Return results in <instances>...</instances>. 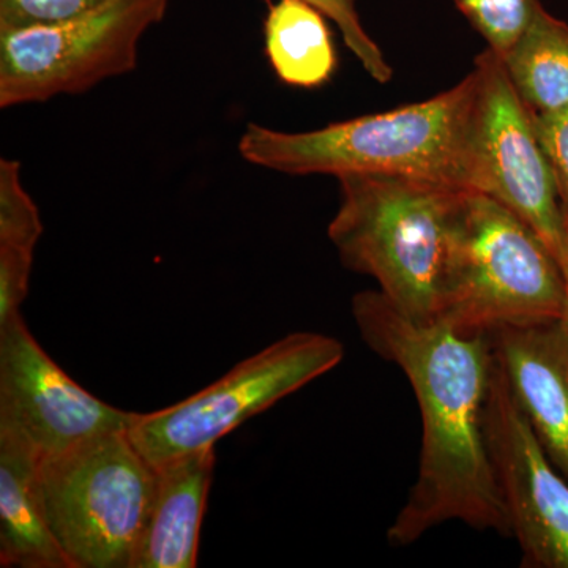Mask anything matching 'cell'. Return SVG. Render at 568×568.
I'll return each instance as SVG.
<instances>
[{"mask_svg": "<svg viewBox=\"0 0 568 568\" xmlns=\"http://www.w3.org/2000/svg\"><path fill=\"white\" fill-rule=\"evenodd\" d=\"M358 334L373 353L405 373L422 418L417 478L387 530L395 547L459 521L511 537L489 459L484 409L491 379V339L418 323L377 291L354 295Z\"/></svg>", "mask_w": 568, "mask_h": 568, "instance_id": "obj_1", "label": "cell"}, {"mask_svg": "<svg viewBox=\"0 0 568 568\" xmlns=\"http://www.w3.org/2000/svg\"><path fill=\"white\" fill-rule=\"evenodd\" d=\"M474 71L455 88L381 114L310 132L248 123L239 153L245 162L290 175H410L474 190Z\"/></svg>", "mask_w": 568, "mask_h": 568, "instance_id": "obj_2", "label": "cell"}, {"mask_svg": "<svg viewBox=\"0 0 568 568\" xmlns=\"http://www.w3.org/2000/svg\"><path fill=\"white\" fill-rule=\"evenodd\" d=\"M342 203L328 239L349 271L418 323L435 320L452 227L467 189L410 175L338 179Z\"/></svg>", "mask_w": 568, "mask_h": 568, "instance_id": "obj_3", "label": "cell"}, {"mask_svg": "<svg viewBox=\"0 0 568 568\" xmlns=\"http://www.w3.org/2000/svg\"><path fill=\"white\" fill-rule=\"evenodd\" d=\"M562 268L536 231L488 194L467 190L452 227L433 323L462 335L566 315Z\"/></svg>", "mask_w": 568, "mask_h": 568, "instance_id": "obj_4", "label": "cell"}, {"mask_svg": "<svg viewBox=\"0 0 568 568\" xmlns=\"http://www.w3.org/2000/svg\"><path fill=\"white\" fill-rule=\"evenodd\" d=\"M155 489V467L126 432L40 458L37 495L74 568H132Z\"/></svg>", "mask_w": 568, "mask_h": 568, "instance_id": "obj_5", "label": "cell"}, {"mask_svg": "<svg viewBox=\"0 0 568 568\" xmlns=\"http://www.w3.org/2000/svg\"><path fill=\"white\" fill-rule=\"evenodd\" d=\"M171 0H108L80 17L0 29V108L78 95L136 69L142 37Z\"/></svg>", "mask_w": 568, "mask_h": 568, "instance_id": "obj_6", "label": "cell"}, {"mask_svg": "<svg viewBox=\"0 0 568 568\" xmlns=\"http://www.w3.org/2000/svg\"><path fill=\"white\" fill-rule=\"evenodd\" d=\"M343 358L345 346L334 336L313 332L283 336L183 402L136 414L130 439L153 467L215 447L227 433L324 376Z\"/></svg>", "mask_w": 568, "mask_h": 568, "instance_id": "obj_7", "label": "cell"}, {"mask_svg": "<svg viewBox=\"0 0 568 568\" xmlns=\"http://www.w3.org/2000/svg\"><path fill=\"white\" fill-rule=\"evenodd\" d=\"M474 190L488 194L536 231L560 268L568 263V224L534 129L532 111L491 50L474 61Z\"/></svg>", "mask_w": 568, "mask_h": 568, "instance_id": "obj_8", "label": "cell"}, {"mask_svg": "<svg viewBox=\"0 0 568 568\" xmlns=\"http://www.w3.org/2000/svg\"><path fill=\"white\" fill-rule=\"evenodd\" d=\"M484 428L521 567L568 568V481L538 443L496 355Z\"/></svg>", "mask_w": 568, "mask_h": 568, "instance_id": "obj_9", "label": "cell"}, {"mask_svg": "<svg viewBox=\"0 0 568 568\" xmlns=\"http://www.w3.org/2000/svg\"><path fill=\"white\" fill-rule=\"evenodd\" d=\"M134 417L74 383L21 315L0 328V435L43 458L104 433L126 432Z\"/></svg>", "mask_w": 568, "mask_h": 568, "instance_id": "obj_10", "label": "cell"}, {"mask_svg": "<svg viewBox=\"0 0 568 568\" xmlns=\"http://www.w3.org/2000/svg\"><path fill=\"white\" fill-rule=\"evenodd\" d=\"M508 386L549 462L568 481V325L566 320L488 335Z\"/></svg>", "mask_w": 568, "mask_h": 568, "instance_id": "obj_11", "label": "cell"}, {"mask_svg": "<svg viewBox=\"0 0 568 568\" xmlns=\"http://www.w3.org/2000/svg\"><path fill=\"white\" fill-rule=\"evenodd\" d=\"M213 469V447L155 467V489L132 568L197 567L201 525Z\"/></svg>", "mask_w": 568, "mask_h": 568, "instance_id": "obj_12", "label": "cell"}, {"mask_svg": "<svg viewBox=\"0 0 568 568\" xmlns=\"http://www.w3.org/2000/svg\"><path fill=\"white\" fill-rule=\"evenodd\" d=\"M39 462L31 447L0 435V567L74 568L41 510Z\"/></svg>", "mask_w": 568, "mask_h": 568, "instance_id": "obj_13", "label": "cell"}, {"mask_svg": "<svg viewBox=\"0 0 568 568\" xmlns=\"http://www.w3.org/2000/svg\"><path fill=\"white\" fill-rule=\"evenodd\" d=\"M325 14L305 0H278L265 18V52L276 77L294 88L331 80L336 52Z\"/></svg>", "mask_w": 568, "mask_h": 568, "instance_id": "obj_14", "label": "cell"}, {"mask_svg": "<svg viewBox=\"0 0 568 568\" xmlns=\"http://www.w3.org/2000/svg\"><path fill=\"white\" fill-rule=\"evenodd\" d=\"M530 111L568 106V24L538 6L529 28L503 59Z\"/></svg>", "mask_w": 568, "mask_h": 568, "instance_id": "obj_15", "label": "cell"}, {"mask_svg": "<svg viewBox=\"0 0 568 568\" xmlns=\"http://www.w3.org/2000/svg\"><path fill=\"white\" fill-rule=\"evenodd\" d=\"M458 10L469 20L488 43V50L500 59L529 28L540 6L538 0H454Z\"/></svg>", "mask_w": 568, "mask_h": 568, "instance_id": "obj_16", "label": "cell"}, {"mask_svg": "<svg viewBox=\"0 0 568 568\" xmlns=\"http://www.w3.org/2000/svg\"><path fill=\"white\" fill-rule=\"evenodd\" d=\"M44 227L17 160H0V245L36 250Z\"/></svg>", "mask_w": 568, "mask_h": 568, "instance_id": "obj_17", "label": "cell"}, {"mask_svg": "<svg viewBox=\"0 0 568 568\" xmlns=\"http://www.w3.org/2000/svg\"><path fill=\"white\" fill-rule=\"evenodd\" d=\"M305 2L315 6L316 9L323 11L328 20L338 26L346 47L353 51L357 61L362 63V67L373 80L381 82V84H387L392 80L394 71L388 65L376 41L366 33L364 26H362L361 18H358L357 10H355L354 0H305Z\"/></svg>", "mask_w": 568, "mask_h": 568, "instance_id": "obj_18", "label": "cell"}, {"mask_svg": "<svg viewBox=\"0 0 568 568\" xmlns=\"http://www.w3.org/2000/svg\"><path fill=\"white\" fill-rule=\"evenodd\" d=\"M108 0H0V29L52 24L88 13Z\"/></svg>", "mask_w": 568, "mask_h": 568, "instance_id": "obj_19", "label": "cell"}, {"mask_svg": "<svg viewBox=\"0 0 568 568\" xmlns=\"http://www.w3.org/2000/svg\"><path fill=\"white\" fill-rule=\"evenodd\" d=\"M534 129L558 189L560 207L568 224V106L532 112Z\"/></svg>", "mask_w": 568, "mask_h": 568, "instance_id": "obj_20", "label": "cell"}, {"mask_svg": "<svg viewBox=\"0 0 568 568\" xmlns=\"http://www.w3.org/2000/svg\"><path fill=\"white\" fill-rule=\"evenodd\" d=\"M33 250L0 245V328L21 315V305L29 293Z\"/></svg>", "mask_w": 568, "mask_h": 568, "instance_id": "obj_21", "label": "cell"}, {"mask_svg": "<svg viewBox=\"0 0 568 568\" xmlns=\"http://www.w3.org/2000/svg\"><path fill=\"white\" fill-rule=\"evenodd\" d=\"M562 272H564V276H566V283H567V305H566V315H564V320H566V323L568 325V264L564 265Z\"/></svg>", "mask_w": 568, "mask_h": 568, "instance_id": "obj_22", "label": "cell"}]
</instances>
